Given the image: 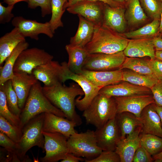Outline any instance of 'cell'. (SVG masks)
<instances>
[{
    "label": "cell",
    "instance_id": "f907efd6",
    "mask_svg": "<svg viewBox=\"0 0 162 162\" xmlns=\"http://www.w3.org/2000/svg\"><path fill=\"white\" fill-rule=\"evenodd\" d=\"M154 108L160 117L162 126V106H157L155 103Z\"/></svg>",
    "mask_w": 162,
    "mask_h": 162
},
{
    "label": "cell",
    "instance_id": "d4e9b609",
    "mask_svg": "<svg viewBox=\"0 0 162 162\" xmlns=\"http://www.w3.org/2000/svg\"><path fill=\"white\" fill-rule=\"evenodd\" d=\"M26 40L18 28L14 27L0 38V65H1L14 49L21 42Z\"/></svg>",
    "mask_w": 162,
    "mask_h": 162
},
{
    "label": "cell",
    "instance_id": "ab89813d",
    "mask_svg": "<svg viewBox=\"0 0 162 162\" xmlns=\"http://www.w3.org/2000/svg\"><path fill=\"white\" fill-rule=\"evenodd\" d=\"M86 162H121V160L115 151H103L98 157Z\"/></svg>",
    "mask_w": 162,
    "mask_h": 162
},
{
    "label": "cell",
    "instance_id": "f6af8a7d",
    "mask_svg": "<svg viewBox=\"0 0 162 162\" xmlns=\"http://www.w3.org/2000/svg\"><path fill=\"white\" fill-rule=\"evenodd\" d=\"M153 74L158 80L162 79V61L156 58L149 60Z\"/></svg>",
    "mask_w": 162,
    "mask_h": 162
},
{
    "label": "cell",
    "instance_id": "b9f144b4",
    "mask_svg": "<svg viewBox=\"0 0 162 162\" xmlns=\"http://www.w3.org/2000/svg\"><path fill=\"white\" fill-rule=\"evenodd\" d=\"M14 5H8L5 7L0 3V23L5 24L10 22L14 17L12 11Z\"/></svg>",
    "mask_w": 162,
    "mask_h": 162
},
{
    "label": "cell",
    "instance_id": "5b68a950",
    "mask_svg": "<svg viewBox=\"0 0 162 162\" xmlns=\"http://www.w3.org/2000/svg\"><path fill=\"white\" fill-rule=\"evenodd\" d=\"M117 104L114 97L98 94L83 111L82 116L88 124L100 128L116 117Z\"/></svg>",
    "mask_w": 162,
    "mask_h": 162
},
{
    "label": "cell",
    "instance_id": "44dd1931",
    "mask_svg": "<svg viewBox=\"0 0 162 162\" xmlns=\"http://www.w3.org/2000/svg\"><path fill=\"white\" fill-rule=\"evenodd\" d=\"M154 103L148 105L142 111L139 118L142 123V134H150L162 138V126Z\"/></svg>",
    "mask_w": 162,
    "mask_h": 162
},
{
    "label": "cell",
    "instance_id": "4316f807",
    "mask_svg": "<svg viewBox=\"0 0 162 162\" xmlns=\"http://www.w3.org/2000/svg\"><path fill=\"white\" fill-rule=\"evenodd\" d=\"M65 49L68 56L67 63L69 69L73 73L80 74L89 53L85 48L74 46L70 44L66 45Z\"/></svg>",
    "mask_w": 162,
    "mask_h": 162
},
{
    "label": "cell",
    "instance_id": "9c48e42d",
    "mask_svg": "<svg viewBox=\"0 0 162 162\" xmlns=\"http://www.w3.org/2000/svg\"><path fill=\"white\" fill-rule=\"evenodd\" d=\"M126 56L123 51L113 54H89L83 70L95 71H109L119 69Z\"/></svg>",
    "mask_w": 162,
    "mask_h": 162
},
{
    "label": "cell",
    "instance_id": "4fadbf2b",
    "mask_svg": "<svg viewBox=\"0 0 162 162\" xmlns=\"http://www.w3.org/2000/svg\"><path fill=\"white\" fill-rule=\"evenodd\" d=\"M94 133L97 144L103 151H115L117 143L120 140L116 117L102 127L97 128Z\"/></svg>",
    "mask_w": 162,
    "mask_h": 162
},
{
    "label": "cell",
    "instance_id": "9a60e30c",
    "mask_svg": "<svg viewBox=\"0 0 162 162\" xmlns=\"http://www.w3.org/2000/svg\"><path fill=\"white\" fill-rule=\"evenodd\" d=\"M46 86L63 83V70L58 62L52 60L34 68L32 74Z\"/></svg>",
    "mask_w": 162,
    "mask_h": 162
},
{
    "label": "cell",
    "instance_id": "7a4b0ae2",
    "mask_svg": "<svg viewBox=\"0 0 162 162\" xmlns=\"http://www.w3.org/2000/svg\"><path fill=\"white\" fill-rule=\"evenodd\" d=\"M129 41L120 34L102 25L95 26L92 38L85 48L89 54H113L123 51Z\"/></svg>",
    "mask_w": 162,
    "mask_h": 162
},
{
    "label": "cell",
    "instance_id": "f5cc1de1",
    "mask_svg": "<svg viewBox=\"0 0 162 162\" xmlns=\"http://www.w3.org/2000/svg\"><path fill=\"white\" fill-rule=\"evenodd\" d=\"M155 58L162 61V51L156 50L155 52Z\"/></svg>",
    "mask_w": 162,
    "mask_h": 162
},
{
    "label": "cell",
    "instance_id": "e575fe53",
    "mask_svg": "<svg viewBox=\"0 0 162 162\" xmlns=\"http://www.w3.org/2000/svg\"><path fill=\"white\" fill-rule=\"evenodd\" d=\"M0 115L13 126L21 129L20 117L13 113L8 108L3 84L0 85Z\"/></svg>",
    "mask_w": 162,
    "mask_h": 162
},
{
    "label": "cell",
    "instance_id": "60d3db41",
    "mask_svg": "<svg viewBox=\"0 0 162 162\" xmlns=\"http://www.w3.org/2000/svg\"><path fill=\"white\" fill-rule=\"evenodd\" d=\"M152 155L143 146H140L136 150L134 157V162H152L154 160Z\"/></svg>",
    "mask_w": 162,
    "mask_h": 162
},
{
    "label": "cell",
    "instance_id": "30bf717a",
    "mask_svg": "<svg viewBox=\"0 0 162 162\" xmlns=\"http://www.w3.org/2000/svg\"><path fill=\"white\" fill-rule=\"evenodd\" d=\"M44 138L45 156L40 158L42 162H56L63 160L68 153V138L59 133L42 131Z\"/></svg>",
    "mask_w": 162,
    "mask_h": 162
},
{
    "label": "cell",
    "instance_id": "603a6c76",
    "mask_svg": "<svg viewBox=\"0 0 162 162\" xmlns=\"http://www.w3.org/2000/svg\"><path fill=\"white\" fill-rule=\"evenodd\" d=\"M123 51L125 56L128 57L142 58L148 56L151 59L155 58L152 38L129 40L127 46Z\"/></svg>",
    "mask_w": 162,
    "mask_h": 162
},
{
    "label": "cell",
    "instance_id": "3957f363",
    "mask_svg": "<svg viewBox=\"0 0 162 162\" xmlns=\"http://www.w3.org/2000/svg\"><path fill=\"white\" fill-rule=\"evenodd\" d=\"M45 113H52L66 118L64 113L52 104L44 95L42 87L38 81L32 88L20 116L21 128L22 129L35 116Z\"/></svg>",
    "mask_w": 162,
    "mask_h": 162
},
{
    "label": "cell",
    "instance_id": "1f68e13d",
    "mask_svg": "<svg viewBox=\"0 0 162 162\" xmlns=\"http://www.w3.org/2000/svg\"><path fill=\"white\" fill-rule=\"evenodd\" d=\"M68 2L67 0H51L52 16L49 22L53 34L58 28L63 27L62 17L66 9L65 6Z\"/></svg>",
    "mask_w": 162,
    "mask_h": 162
},
{
    "label": "cell",
    "instance_id": "ee69618b",
    "mask_svg": "<svg viewBox=\"0 0 162 162\" xmlns=\"http://www.w3.org/2000/svg\"><path fill=\"white\" fill-rule=\"evenodd\" d=\"M150 89L155 104L162 106V79L159 80Z\"/></svg>",
    "mask_w": 162,
    "mask_h": 162
},
{
    "label": "cell",
    "instance_id": "2e32d148",
    "mask_svg": "<svg viewBox=\"0 0 162 162\" xmlns=\"http://www.w3.org/2000/svg\"><path fill=\"white\" fill-rule=\"evenodd\" d=\"M77 126L73 121L63 117L50 113H45L42 131L61 133L68 139L77 132L74 128Z\"/></svg>",
    "mask_w": 162,
    "mask_h": 162
},
{
    "label": "cell",
    "instance_id": "83f0119b",
    "mask_svg": "<svg viewBox=\"0 0 162 162\" xmlns=\"http://www.w3.org/2000/svg\"><path fill=\"white\" fill-rule=\"evenodd\" d=\"M29 44L26 40L20 42L14 49L5 60L3 67H0V85L11 80L14 76L13 68L20 54L28 48Z\"/></svg>",
    "mask_w": 162,
    "mask_h": 162
},
{
    "label": "cell",
    "instance_id": "5bb4252c",
    "mask_svg": "<svg viewBox=\"0 0 162 162\" xmlns=\"http://www.w3.org/2000/svg\"><path fill=\"white\" fill-rule=\"evenodd\" d=\"M114 97L117 104V113L129 112L139 118L142 111L146 106L155 103L152 94Z\"/></svg>",
    "mask_w": 162,
    "mask_h": 162
},
{
    "label": "cell",
    "instance_id": "681fc988",
    "mask_svg": "<svg viewBox=\"0 0 162 162\" xmlns=\"http://www.w3.org/2000/svg\"><path fill=\"white\" fill-rule=\"evenodd\" d=\"M28 0H3L4 2L8 5H14L16 3L22 1L27 2Z\"/></svg>",
    "mask_w": 162,
    "mask_h": 162
},
{
    "label": "cell",
    "instance_id": "c3c4849f",
    "mask_svg": "<svg viewBox=\"0 0 162 162\" xmlns=\"http://www.w3.org/2000/svg\"><path fill=\"white\" fill-rule=\"evenodd\" d=\"M152 43L156 50L162 51V38L160 37H156L152 38Z\"/></svg>",
    "mask_w": 162,
    "mask_h": 162
},
{
    "label": "cell",
    "instance_id": "f546056e",
    "mask_svg": "<svg viewBox=\"0 0 162 162\" xmlns=\"http://www.w3.org/2000/svg\"><path fill=\"white\" fill-rule=\"evenodd\" d=\"M126 18L128 24L137 25L145 22L147 16L144 12L139 0H127Z\"/></svg>",
    "mask_w": 162,
    "mask_h": 162
},
{
    "label": "cell",
    "instance_id": "cb8c5ba5",
    "mask_svg": "<svg viewBox=\"0 0 162 162\" xmlns=\"http://www.w3.org/2000/svg\"><path fill=\"white\" fill-rule=\"evenodd\" d=\"M78 16V28L75 35L70 38L69 44L74 46L84 48L92 39L95 26L82 16Z\"/></svg>",
    "mask_w": 162,
    "mask_h": 162
},
{
    "label": "cell",
    "instance_id": "52a82bcc",
    "mask_svg": "<svg viewBox=\"0 0 162 162\" xmlns=\"http://www.w3.org/2000/svg\"><path fill=\"white\" fill-rule=\"evenodd\" d=\"M53 58L44 50L37 47L28 48L18 56L13 68L14 72L32 74L34 68L52 60Z\"/></svg>",
    "mask_w": 162,
    "mask_h": 162
},
{
    "label": "cell",
    "instance_id": "7dc6e473",
    "mask_svg": "<svg viewBox=\"0 0 162 162\" xmlns=\"http://www.w3.org/2000/svg\"><path fill=\"white\" fill-rule=\"evenodd\" d=\"M85 160L80 157L76 156L72 153H68L65 158L61 160V162H79L83 161Z\"/></svg>",
    "mask_w": 162,
    "mask_h": 162
},
{
    "label": "cell",
    "instance_id": "7402d4cb",
    "mask_svg": "<svg viewBox=\"0 0 162 162\" xmlns=\"http://www.w3.org/2000/svg\"><path fill=\"white\" fill-rule=\"evenodd\" d=\"M124 12L122 6L114 7L105 3L102 25L116 32L122 33L126 27Z\"/></svg>",
    "mask_w": 162,
    "mask_h": 162
},
{
    "label": "cell",
    "instance_id": "4dcf8cb0",
    "mask_svg": "<svg viewBox=\"0 0 162 162\" xmlns=\"http://www.w3.org/2000/svg\"><path fill=\"white\" fill-rule=\"evenodd\" d=\"M160 20L154 19L151 22L135 31L123 34L128 38L131 39L152 38L159 33Z\"/></svg>",
    "mask_w": 162,
    "mask_h": 162
},
{
    "label": "cell",
    "instance_id": "7bdbcfd3",
    "mask_svg": "<svg viewBox=\"0 0 162 162\" xmlns=\"http://www.w3.org/2000/svg\"><path fill=\"white\" fill-rule=\"evenodd\" d=\"M0 145L7 151L16 154V143L1 131L0 132Z\"/></svg>",
    "mask_w": 162,
    "mask_h": 162
},
{
    "label": "cell",
    "instance_id": "8fae6325",
    "mask_svg": "<svg viewBox=\"0 0 162 162\" xmlns=\"http://www.w3.org/2000/svg\"><path fill=\"white\" fill-rule=\"evenodd\" d=\"M104 3L99 1L82 0L67 8L70 13L80 15L95 26L103 24Z\"/></svg>",
    "mask_w": 162,
    "mask_h": 162
},
{
    "label": "cell",
    "instance_id": "ac0fdd59",
    "mask_svg": "<svg viewBox=\"0 0 162 162\" xmlns=\"http://www.w3.org/2000/svg\"><path fill=\"white\" fill-rule=\"evenodd\" d=\"M142 127L137 128L124 139L118 142L115 151L119 155L121 162H132L135 152L140 146Z\"/></svg>",
    "mask_w": 162,
    "mask_h": 162
},
{
    "label": "cell",
    "instance_id": "d6a6232c",
    "mask_svg": "<svg viewBox=\"0 0 162 162\" xmlns=\"http://www.w3.org/2000/svg\"><path fill=\"white\" fill-rule=\"evenodd\" d=\"M128 69L136 73L144 75H152L153 73L149 60L137 58L126 57L119 69Z\"/></svg>",
    "mask_w": 162,
    "mask_h": 162
},
{
    "label": "cell",
    "instance_id": "8992f818",
    "mask_svg": "<svg viewBox=\"0 0 162 162\" xmlns=\"http://www.w3.org/2000/svg\"><path fill=\"white\" fill-rule=\"evenodd\" d=\"M67 145L68 153L85 158L86 162L96 158L103 151L97 144L94 131L90 130L72 135L68 139Z\"/></svg>",
    "mask_w": 162,
    "mask_h": 162
},
{
    "label": "cell",
    "instance_id": "8d00e7d4",
    "mask_svg": "<svg viewBox=\"0 0 162 162\" xmlns=\"http://www.w3.org/2000/svg\"><path fill=\"white\" fill-rule=\"evenodd\" d=\"M0 130L16 143L20 141L22 136V129L13 126L0 115Z\"/></svg>",
    "mask_w": 162,
    "mask_h": 162
},
{
    "label": "cell",
    "instance_id": "277c9868",
    "mask_svg": "<svg viewBox=\"0 0 162 162\" xmlns=\"http://www.w3.org/2000/svg\"><path fill=\"white\" fill-rule=\"evenodd\" d=\"M45 113L35 116L30 119L22 129V136L17 144L16 154L21 162H31L32 160L26 155L32 147L37 146L43 152L44 149V138L42 129Z\"/></svg>",
    "mask_w": 162,
    "mask_h": 162
},
{
    "label": "cell",
    "instance_id": "836d02e7",
    "mask_svg": "<svg viewBox=\"0 0 162 162\" xmlns=\"http://www.w3.org/2000/svg\"><path fill=\"white\" fill-rule=\"evenodd\" d=\"M140 144L152 156L162 151V138L154 135L141 133Z\"/></svg>",
    "mask_w": 162,
    "mask_h": 162
},
{
    "label": "cell",
    "instance_id": "816d5d0a",
    "mask_svg": "<svg viewBox=\"0 0 162 162\" xmlns=\"http://www.w3.org/2000/svg\"><path fill=\"white\" fill-rule=\"evenodd\" d=\"M152 156L154 162H162V151Z\"/></svg>",
    "mask_w": 162,
    "mask_h": 162
},
{
    "label": "cell",
    "instance_id": "484cf974",
    "mask_svg": "<svg viewBox=\"0 0 162 162\" xmlns=\"http://www.w3.org/2000/svg\"><path fill=\"white\" fill-rule=\"evenodd\" d=\"M116 119L120 135V140L124 139L138 128L142 127L139 118L130 112L117 113Z\"/></svg>",
    "mask_w": 162,
    "mask_h": 162
},
{
    "label": "cell",
    "instance_id": "9f6ffc18",
    "mask_svg": "<svg viewBox=\"0 0 162 162\" xmlns=\"http://www.w3.org/2000/svg\"><path fill=\"white\" fill-rule=\"evenodd\" d=\"M72 0H67L68 2H70Z\"/></svg>",
    "mask_w": 162,
    "mask_h": 162
},
{
    "label": "cell",
    "instance_id": "ffe728a7",
    "mask_svg": "<svg viewBox=\"0 0 162 162\" xmlns=\"http://www.w3.org/2000/svg\"><path fill=\"white\" fill-rule=\"evenodd\" d=\"M122 71L119 69L102 71L83 70L80 74L85 77L95 86L102 88L122 81Z\"/></svg>",
    "mask_w": 162,
    "mask_h": 162
},
{
    "label": "cell",
    "instance_id": "e0dca14e",
    "mask_svg": "<svg viewBox=\"0 0 162 162\" xmlns=\"http://www.w3.org/2000/svg\"><path fill=\"white\" fill-rule=\"evenodd\" d=\"M123 81L121 83L103 87L98 93L109 97L152 94L149 88L133 84L127 81Z\"/></svg>",
    "mask_w": 162,
    "mask_h": 162
},
{
    "label": "cell",
    "instance_id": "6da1fadb",
    "mask_svg": "<svg viewBox=\"0 0 162 162\" xmlns=\"http://www.w3.org/2000/svg\"><path fill=\"white\" fill-rule=\"evenodd\" d=\"M42 91L51 103L64 113L66 118L74 122L76 126L82 124V119L75 110V98L79 95L81 98L84 94L78 84L71 83L69 86L62 83L51 86L44 85Z\"/></svg>",
    "mask_w": 162,
    "mask_h": 162
},
{
    "label": "cell",
    "instance_id": "bcb514c9",
    "mask_svg": "<svg viewBox=\"0 0 162 162\" xmlns=\"http://www.w3.org/2000/svg\"><path fill=\"white\" fill-rule=\"evenodd\" d=\"M82 0L101 1L108 4L111 7H114L122 6L121 4L116 2L112 0H72L70 2H67V3L66 4L65 7L67 8L73 5L76 3Z\"/></svg>",
    "mask_w": 162,
    "mask_h": 162
},
{
    "label": "cell",
    "instance_id": "d590c367",
    "mask_svg": "<svg viewBox=\"0 0 162 162\" xmlns=\"http://www.w3.org/2000/svg\"><path fill=\"white\" fill-rule=\"evenodd\" d=\"M8 108L14 114L20 117L22 110L19 107L17 96L12 86L11 80L3 83Z\"/></svg>",
    "mask_w": 162,
    "mask_h": 162
},
{
    "label": "cell",
    "instance_id": "ba28073f",
    "mask_svg": "<svg viewBox=\"0 0 162 162\" xmlns=\"http://www.w3.org/2000/svg\"><path fill=\"white\" fill-rule=\"evenodd\" d=\"M63 70V83L71 80L76 82L82 88L84 93L83 98H78L75 100V106L79 110L83 111L98 94L101 88L97 87L81 75L75 74L69 69L65 62L61 64Z\"/></svg>",
    "mask_w": 162,
    "mask_h": 162
},
{
    "label": "cell",
    "instance_id": "db71d44e",
    "mask_svg": "<svg viewBox=\"0 0 162 162\" xmlns=\"http://www.w3.org/2000/svg\"><path fill=\"white\" fill-rule=\"evenodd\" d=\"M159 33H162V12L160 15V23L159 28Z\"/></svg>",
    "mask_w": 162,
    "mask_h": 162
},
{
    "label": "cell",
    "instance_id": "d6986e66",
    "mask_svg": "<svg viewBox=\"0 0 162 162\" xmlns=\"http://www.w3.org/2000/svg\"><path fill=\"white\" fill-rule=\"evenodd\" d=\"M11 80L17 96L19 107L22 110L32 88L38 80L32 74L21 72H14Z\"/></svg>",
    "mask_w": 162,
    "mask_h": 162
},
{
    "label": "cell",
    "instance_id": "6f0895ef",
    "mask_svg": "<svg viewBox=\"0 0 162 162\" xmlns=\"http://www.w3.org/2000/svg\"><path fill=\"white\" fill-rule=\"evenodd\" d=\"M160 2H161V3H162V0H159Z\"/></svg>",
    "mask_w": 162,
    "mask_h": 162
},
{
    "label": "cell",
    "instance_id": "f1b7e54d",
    "mask_svg": "<svg viewBox=\"0 0 162 162\" xmlns=\"http://www.w3.org/2000/svg\"><path fill=\"white\" fill-rule=\"evenodd\" d=\"M123 81L135 85L145 87L150 89L159 80L153 74L144 75L130 70H123Z\"/></svg>",
    "mask_w": 162,
    "mask_h": 162
},
{
    "label": "cell",
    "instance_id": "f35d334b",
    "mask_svg": "<svg viewBox=\"0 0 162 162\" xmlns=\"http://www.w3.org/2000/svg\"><path fill=\"white\" fill-rule=\"evenodd\" d=\"M51 0H28L27 2L28 7L31 9L40 7L42 17L51 14Z\"/></svg>",
    "mask_w": 162,
    "mask_h": 162
},
{
    "label": "cell",
    "instance_id": "74e56055",
    "mask_svg": "<svg viewBox=\"0 0 162 162\" xmlns=\"http://www.w3.org/2000/svg\"><path fill=\"white\" fill-rule=\"evenodd\" d=\"M148 15L154 19L160 20L162 3L158 0H139Z\"/></svg>",
    "mask_w": 162,
    "mask_h": 162
},
{
    "label": "cell",
    "instance_id": "7c38bea8",
    "mask_svg": "<svg viewBox=\"0 0 162 162\" xmlns=\"http://www.w3.org/2000/svg\"><path fill=\"white\" fill-rule=\"evenodd\" d=\"M11 22L25 38L28 37L38 40L40 34H44L50 38L54 36L49 22H39L35 20L26 19L22 16H16L13 18Z\"/></svg>",
    "mask_w": 162,
    "mask_h": 162
},
{
    "label": "cell",
    "instance_id": "11a10c76",
    "mask_svg": "<svg viewBox=\"0 0 162 162\" xmlns=\"http://www.w3.org/2000/svg\"><path fill=\"white\" fill-rule=\"evenodd\" d=\"M116 2L117 3L121 4L122 3L124 2L125 1L127 0H112Z\"/></svg>",
    "mask_w": 162,
    "mask_h": 162
}]
</instances>
